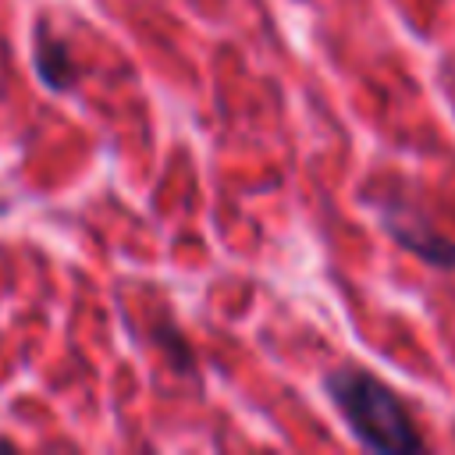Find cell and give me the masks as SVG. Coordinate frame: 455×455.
I'll return each instance as SVG.
<instances>
[{"mask_svg": "<svg viewBox=\"0 0 455 455\" xmlns=\"http://www.w3.org/2000/svg\"><path fill=\"white\" fill-rule=\"evenodd\" d=\"M323 391L334 402L338 416L348 423V430L359 437L363 448H370V451H402V455L427 448L412 416L405 412L402 398L384 380H377L370 370L341 366V370L327 373Z\"/></svg>", "mask_w": 455, "mask_h": 455, "instance_id": "6da1fadb", "label": "cell"}, {"mask_svg": "<svg viewBox=\"0 0 455 455\" xmlns=\"http://www.w3.org/2000/svg\"><path fill=\"white\" fill-rule=\"evenodd\" d=\"M387 231H391L405 249H412L419 259H427V263H434V267H455V242H451L448 235L434 231L427 220L387 213Z\"/></svg>", "mask_w": 455, "mask_h": 455, "instance_id": "7a4b0ae2", "label": "cell"}, {"mask_svg": "<svg viewBox=\"0 0 455 455\" xmlns=\"http://www.w3.org/2000/svg\"><path fill=\"white\" fill-rule=\"evenodd\" d=\"M36 71L50 89H68L75 82V64H71V50L60 36H53L46 25H39L36 32Z\"/></svg>", "mask_w": 455, "mask_h": 455, "instance_id": "3957f363", "label": "cell"}]
</instances>
